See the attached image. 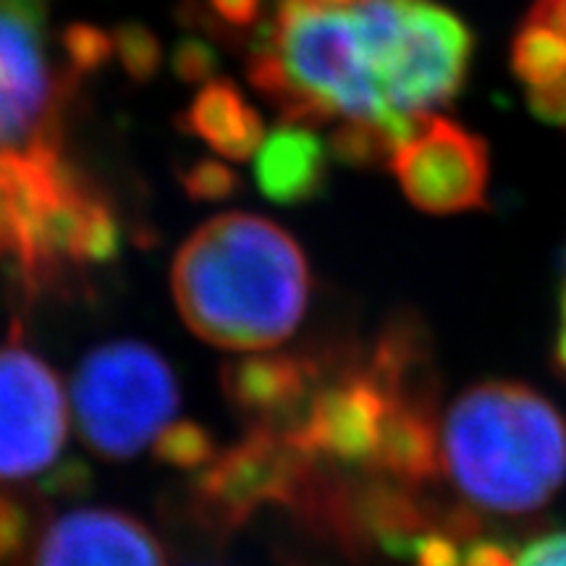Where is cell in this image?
Returning <instances> with one entry per match:
<instances>
[{
  "instance_id": "cell-6",
  "label": "cell",
  "mask_w": 566,
  "mask_h": 566,
  "mask_svg": "<svg viewBox=\"0 0 566 566\" xmlns=\"http://www.w3.org/2000/svg\"><path fill=\"white\" fill-rule=\"evenodd\" d=\"M59 0H0V147H61L63 122L82 76L53 53Z\"/></svg>"
},
{
  "instance_id": "cell-10",
  "label": "cell",
  "mask_w": 566,
  "mask_h": 566,
  "mask_svg": "<svg viewBox=\"0 0 566 566\" xmlns=\"http://www.w3.org/2000/svg\"><path fill=\"white\" fill-rule=\"evenodd\" d=\"M30 566H168V558L137 516L84 506L55 516L40 535Z\"/></svg>"
},
{
  "instance_id": "cell-13",
  "label": "cell",
  "mask_w": 566,
  "mask_h": 566,
  "mask_svg": "<svg viewBox=\"0 0 566 566\" xmlns=\"http://www.w3.org/2000/svg\"><path fill=\"white\" fill-rule=\"evenodd\" d=\"M512 71L541 122L566 129V32L527 11L512 40Z\"/></svg>"
},
{
  "instance_id": "cell-7",
  "label": "cell",
  "mask_w": 566,
  "mask_h": 566,
  "mask_svg": "<svg viewBox=\"0 0 566 566\" xmlns=\"http://www.w3.org/2000/svg\"><path fill=\"white\" fill-rule=\"evenodd\" d=\"M315 462L281 430L247 428L242 441L218 449L195 472L192 499L202 522L218 530L247 525L263 509H296Z\"/></svg>"
},
{
  "instance_id": "cell-25",
  "label": "cell",
  "mask_w": 566,
  "mask_h": 566,
  "mask_svg": "<svg viewBox=\"0 0 566 566\" xmlns=\"http://www.w3.org/2000/svg\"><path fill=\"white\" fill-rule=\"evenodd\" d=\"M323 3H334V6H352V3H357V0H323Z\"/></svg>"
},
{
  "instance_id": "cell-5",
  "label": "cell",
  "mask_w": 566,
  "mask_h": 566,
  "mask_svg": "<svg viewBox=\"0 0 566 566\" xmlns=\"http://www.w3.org/2000/svg\"><path fill=\"white\" fill-rule=\"evenodd\" d=\"M174 367L150 344L122 338L92 349L71 380L82 441L108 462L137 457L179 412Z\"/></svg>"
},
{
  "instance_id": "cell-14",
  "label": "cell",
  "mask_w": 566,
  "mask_h": 566,
  "mask_svg": "<svg viewBox=\"0 0 566 566\" xmlns=\"http://www.w3.org/2000/svg\"><path fill=\"white\" fill-rule=\"evenodd\" d=\"M181 126L226 160L252 158L265 139L263 116L226 80H208L197 90Z\"/></svg>"
},
{
  "instance_id": "cell-24",
  "label": "cell",
  "mask_w": 566,
  "mask_h": 566,
  "mask_svg": "<svg viewBox=\"0 0 566 566\" xmlns=\"http://www.w3.org/2000/svg\"><path fill=\"white\" fill-rule=\"evenodd\" d=\"M535 13H541V17H546L554 21V24L562 27L566 32V0H535L533 9Z\"/></svg>"
},
{
  "instance_id": "cell-23",
  "label": "cell",
  "mask_w": 566,
  "mask_h": 566,
  "mask_svg": "<svg viewBox=\"0 0 566 566\" xmlns=\"http://www.w3.org/2000/svg\"><path fill=\"white\" fill-rule=\"evenodd\" d=\"M554 367L556 373L566 378V260H564V271H562V281H558V296H556V328H554Z\"/></svg>"
},
{
  "instance_id": "cell-1",
  "label": "cell",
  "mask_w": 566,
  "mask_h": 566,
  "mask_svg": "<svg viewBox=\"0 0 566 566\" xmlns=\"http://www.w3.org/2000/svg\"><path fill=\"white\" fill-rule=\"evenodd\" d=\"M244 48L283 122L367 124L396 145L457 101L472 63L464 19L436 0H271Z\"/></svg>"
},
{
  "instance_id": "cell-2",
  "label": "cell",
  "mask_w": 566,
  "mask_h": 566,
  "mask_svg": "<svg viewBox=\"0 0 566 566\" xmlns=\"http://www.w3.org/2000/svg\"><path fill=\"white\" fill-rule=\"evenodd\" d=\"M171 292L181 321L202 342L265 352L300 328L310 302V265L279 223L223 212L176 252Z\"/></svg>"
},
{
  "instance_id": "cell-4",
  "label": "cell",
  "mask_w": 566,
  "mask_h": 566,
  "mask_svg": "<svg viewBox=\"0 0 566 566\" xmlns=\"http://www.w3.org/2000/svg\"><path fill=\"white\" fill-rule=\"evenodd\" d=\"M108 195L63 147H0V268L27 296L61 292L122 254Z\"/></svg>"
},
{
  "instance_id": "cell-19",
  "label": "cell",
  "mask_w": 566,
  "mask_h": 566,
  "mask_svg": "<svg viewBox=\"0 0 566 566\" xmlns=\"http://www.w3.org/2000/svg\"><path fill=\"white\" fill-rule=\"evenodd\" d=\"M32 537V512L19 495L0 491V566L11 564Z\"/></svg>"
},
{
  "instance_id": "cell-18",
  "label": "cell",
  "mask_w": 566,
  "mask_h": 566,
  "mask_svg": "<svg viewBox=\"0 0 566 566\" xmlns=\"http://www.w3.org/2000/svg\"><path fill=\"white\" fill-rule=\"evenodd\" d=\"M184 192L195 202H218L239 192V176L233 168L218 160H195L179 174Z\"/></svg>"
},
{
  "instance_id": "cell-9",
  "label": "cell",
  "mask_w": 566,
  "mask_h": 566,
  "mask_svg": "<svg viewBox=\"0 0 566 566\" xmlns=\"http://www.w3.org/2000/svg\"><path fill=\"white\" fill-rule=\"evenodd\" d=\"M388 168L417 210L457 216L485 205L491 179L485 139L441 113L424 116L396 145Z\"/></svg>"
},
{
  "instance_id": "cell-15",
  "label": "cell",
  "mask_w": 566,
  "mask_h": 566,
  "mask_svg": "<svg viewBox=\"0 0 566 566\" xmlns=\"http://www.w3.org/2000/svg\"><path fill=\"white\" fill-rule=\"evenodd\" d=\"M153 454L158 462L184 472H197L218 454L210 430L195 420H174L153 441Z\"/></svg>"
},
{
  "instance_id": "cell-16",
  "label": "cell",
  "mask_w": 566,
  "mask_h": 566,
  "mask_svg": "<svg viewBox=\"0 0 566 566\" xmlns=\"http://www.w3.org/2000/svg\"><path fill=\"white\" fill-rule=\"evenodd\" d=\"M208 11L200 19L210 21L208 30L226 42H244L252 38L265 19L271 0H205Z\"/></svg>"
},
{
  "instance_id": "cell-3",
  "label": "cell",
  "mask_w": 566,
  "mask_h": 566,
  "mask_svg": "<svg viewBox=\"0 0 566 566\" xmlns=\"http://www.w3.org/2000/svg\"><path fill=\"white\" fill-rule=\"evenodd\" d=\"M438 462L467 506L533 514L566 483V420L535 388L483 380L446 409Z\"/></svg>"
},
{
  "instance_id": "cell-20",
  "label": "cell",
  "mask_w": 566,
  "mask_h": 566,
  "mask_svg": "<svg viewBox=\"0 0 566 566\" xmlns=\"http://www.w3.org/2000/svg\"><path fill=\"white\" fill-rule=\"evenodd\" d=\"M218 59L210 42L181 40L174 51V71L181 82L205 84L216 74Z\"/></svg>"
},
{
  "instance_id": "cell-21",
  "label": "cell",
  "mask_w": 566,
  "mask_h": 566,
  "mask_svg": "<svg viewBox=\"0 0 566 566\" xmlns=\"http://www.w3.org/2000/svg\"><path fill=\"white\" fill-rule=\"evenodd\" d=\"M514 566H566V527L551 530L514 548Z\"/></svg>"
},
{
  "instance_id": "cell-8",
  "label": "cell",
  "mask_w": 566,
  "mask_h": 566,
  "mask_svg": "<svg viewBox=\"0 0 566 566\" xmlns=\"http://www.w3.org/2000/svg\"><path fill=\"white\" fill-rule=\"evenodd\" d=\"M66 433L69 405L53 367L19 342L0 346V483L53 470Z\"/></svg>"
},
{
  "instance_id": "cell-22",
  "label": "cell",
  "mask_w": 566,
  "mask_h": 566,
  "mask_svg": "<svg viewBox=\"0 0 566 566\" xmlns=\"http://www.w3.org/2000/svg\"><path fill=\"white\" fill-rule=\"evenodd\" d=\"M87 485H90V470L82 462H76V459L55 464L53 470H48L45 475L40 478V491L53 495V499L84 493L87 491Z\"/></svg>"
},
{
  "instance_id": "cell-12",
  "label": "cell",
  "mask_w": 566,
  "mask_h": 566,
  "mask_svg": "<svg viewBox=\"0 0 566 566\" xmlns=\"http://www.w3.org/2000/svg\"><path fill=\"white\" fill-rule=\"evenodd\" d=\"M331 150L315 126L281 122L254 153V181L275 205H304L328 187Z\"/></svg>"
},
{
  "instance_id": "cell-11",
  "label": "cell",
  "mask_w": 566,
  "mask_h": 566,
  "mask_svg": "<svg viewBox=\"0 0 566 566\" xmlns=\"http://www.w3.org/2000/svg\"><path fill=\"white\" fill-rule=\"evenodd\" d=\"M323 373L317 359L302 354H250L223 365L221 386L250 428L289 430Z\"/></svg>"
},
{
  "instance_id": "cell-17",
  "label": "cell",
  "mask_w": 566,
  "mask_h": 566,
  "mask_svg": "<svg viewBox=\"0 0 566 566\" xmlns=\"http://www.w3.org/2000/svg\"><path fill=\"white\" fill-rule=\"evenodd\" d=\"M113 53L124 63L126 74L137 82L150 80L163 63V48L155 34L142 24H124L113 32Z\"/></svg>"
}]
</instances>
